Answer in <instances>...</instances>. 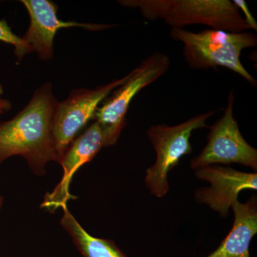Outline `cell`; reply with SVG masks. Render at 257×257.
<instances>
[{
  "label": "cell",
  "instance_id": "cell-3",
  "mask_svg": "<svg viewBox=\"0 0 257 257\" xmlns=\"http://www.w3.org/2000/svg\"><path fill=\"white\" fill-rule=\"evenodd\" d=\"M170 37L183 43L184 60L191 68L224 67L241 76L251 85H256V79L240 60L243 50L257 45V36L252 32L235 33L213 29L193 32L172 28Z\"/></svg>",
  "mask_w": 257,
  "mask_h": 257
},
{
  "label": "cell",
  "instance_id": "cell-2",
  "mask_svg": "<svg viewBox=\"0 0 257 257\" xmlns=\"http://www.w3.org/2000/svg\"><path fill=\"white\" fill-rule=\"evenodd\" d=\"M118 3L138 10L150 21L162 20L172 28L202 25L235 33L250 30L230 0H120Z\"/></svg>",
  "mask_w": 257,
  "mask_h": 257
},
{
  "label": "cell",
  "instance_id": "cell-13",
  "mask_svg": "<svg viewBox=\"0 0 257 257\" xmlns=\"http://www.w3.org/2000/svg\"><path fill=\"white\" fill-rule=\"evenodd\" d=\"M0 41L15 47V55L18 62L23 60L25 56L33 52L21 37L15 35L8 22L4 20H0Z\"/></svg>",
  "mask_w": 257,
  "mask_h": 257
},
{
  "label": "cell",
  "instance_id": "cell-7",
  "mask_svg": "<svg viewBox=\"0 0 257 257\" xmlns=\"http://www.w3.org/2000/svg\"><path fill=\"white\" fill-rule=\"evenodd\" d=\"M234 92L228 97L224 114L209 126L207 144L201 153L191 160L194 170L217 164L239 165L257 170V151L244 140L234 116Z\"/></svg>",
  "mask_w": 257,
  "mask_h": 257
},
{
  "label": "cell",
  "instance_id": "cell-14",
  "mask_svg": "<svg viewBox=\"0 0 257 257\" xmlns=\"http://www.w3.org/2000/svg\"><path fill=\"white\" fill-rule=\"evenodd\" d=\"M233 4L237 8L238 10H241L242 11L244 18L245 23L248 25L250 30H254L255 32L257 31V23L255 18H253L252 14L248 9L247 3L244 0H233Z\"/></svg>",
  "mask_w": 257,
  "mask_h": 257
},
{
  "label": "cell",
  "instance_id": "cell-9",
  "mask_svg": "<svg viewBox=\"0 0 257 257\" xmlns=\"http://www.w3.org/2000/svg\"><path fill=\"white\" fill-rule=\"evenodd\" d=\"M30 17V26L22 39L35 52L40 60L50 61L54 57V40L60 29L79 28L89 31H101L113 25L62 21L57 18L58 6L50 0H22Z\"/></svg>",
  "mask_w": 257,
  "mask_h": 257
},
{
  "label": "cell",
  "instance_id": "cell-15",
  "mask_svg": "<svg viewBox=\"0 0 257 257\" xmlns=\"http://www.w3.org/2000/svg\"><path fill=\"white\" fill-rule=\"evenodd\" d=\"M4 94V88L3 84L0 82V114H5L11 110L13 107L11 101L9 99H5L3 97Z\"/></svg>",
  "mask_w": 257,
  "mask_h": 257
},
{
  "label": "cell",
  "instance_id": "cell-4",
  "mask_svg": "<svg viewBox=\"0 0 257 257\" xmlns=\"http://www.w3.org/2000/svg\"><path fill=\"white\" fill-rule=\"evenodd\" d=\"M219 110L208 111L175 125H153L147 131L156 153V162L147 170L145 182L153 195L165 197L170 189L169 172L178 165L182 157L192 152L190 138L193 132L209 127L207 121Z\"/></svg>",
  "mask_w": 257,
  "mask_h": 257
},
{
  "label": "cell",
  "instance_id": "cell-10",
  "mask_svg": "<svg viewBox=\"0 0 257 257\" xmlns=\"http://www.w3.org/2000/svg\"><path fill=\"white\" fill-rule=\"evenodd\" d=\"M195 175L210 183V187L198 189L196 200L207 204L223 217L228 216L230 207L238 200L241 191L257 189L256 173L239 172L231 167L208 166L196 170Z\"/></svg>",
  "mask_w": 257,
  "mask_h": 257
},
{
  "label": "cell",
  "instance_id": "cell-6",
  "mask_svg": "<svg viewBox=\"0 0 257 257\" xmlns=\"http://www.w3.org/2000/svg\"><path fill=\"white\" fill-rule=\"evenodd\" d=\"M170 64V57L162 52L149 56L97 108L92 121H98L104 128L110 146L116 144L126 124V114L134 98L144 88L165 75Z\"/></svg>",
  "mask_w": 257,
  "mask_h": 257
},
{
  "label": "cell",
  "instance_id": "cell-1",
  "mask_svg": "<svg viewBox=\"0 0 257 257\" xmlns=\"http://www.w3.org/2000/svg\"><path fill=\"white\" fill-rule=\"evenodd\" d=\"M58 101L52 83L45 82L14 117L0 122V165L10 157L20 156L34 174L45 175L47 164L56 162L52 128Z\"/></svg>",
  "mask_w": 257,
  "mask_h": 257
},
{
  "label": "cell",
  "instance_id": "cell-8",
  "mask_svg": "<svg viewBox=\"0 0 257 257\" xmlns=\"http://www.w3.org/2000/svg\"><path fill=\"white\" fill-rule=\"evenodd\" d=\"M107 147L110 146L105 130L98 121H93L71 143L64 153L59 163L63 170L62 179L54 190L45 195L42 207L54 212L58 208L66 207L68 201L75 199L69 193L74 174L91 162L103 147Z\"/></svg>",
  "mask_w": 257,
  "mask_h": 257
},
{
  "label": "cell",
  "instance_id": "cell-5",
  "mask_svg": "<svg viewBox=\"0 0 257 257\" xmlns=\"http://www.w3.org/2000/svg\"><path fill=\"white\" fill-rule=\"evenodd\" d=\"M130 73L121 78L94 89L79 88L58 101L52 120V140L56 162L60 163L71 143L92 121L96 109L113 91L126 82Z\"/></svg>",
  "mask_w": 257,
  "mask_h": 257
},
{
  "label": "cell",
  "instance_id": "cell-11",
  "mask_svg": "<svg viewBox=\"0 0 257 257\" xmlns=\"http://www.w3.org/2000/svg\"><path fill=\"white\" fill-rule=\"evenodd\" d=\"M234 214L232 229L219 247L207 257H250L249 244L257 233L256 198L231 206Z\"/></svg>",
  "mask_w": 257,
  "mask_h": 257
},
{
  "label": "cell",
  "instance_id": "cell-16",
  "mask_svg": "<svg viewBox=\"0 0 257 257\" xmlns=\"http://www.w3.org/2000/svg\"><path fill=\"white\" fill-rule=\"evenodd\" d=\"M3 201H4L3 197H0V211H1L2 207H3Z\"/></svg>",
  "mask_w": 257,
  "mask_h": 257
},
{
  "label": "cell",
  "instance_id": "cell-12",
  "mask_svg": "<svg viewBox=\"0 0 257 257\" xmlns=\"http://www.w3.org/2000/svg\"><path fill=\"white\" fill-rule=\"evenodd\" d=\"M61 224L70 235L83 257H126L111 240L94 237L83 229L67 206L62 208Z\"/></svg>",
  "mask_w": 257,
  "mask_h": 257
}]
</instances>
